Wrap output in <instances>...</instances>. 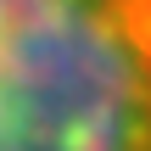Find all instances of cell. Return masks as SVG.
Segmentation results:
<instances>
[{
  "label": "cell",
  "instance_id": "6da1fadb",
  "mask_svg": "<svg viewBox=\"0 0 151 151\" xmlns=\"http://www.w3.org/2000/svg\"><path fill=\"white\" fill-rule=\"evenodd\" d=\"M0 151H151V0H0Z\"/></svg>",
  "mask_w": 151,
  "mask_h": 151
}]
</instances>
